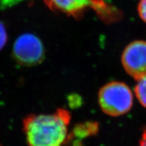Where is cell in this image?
<instances>
[{
    "label": "cell",
    "instance_id": "6da1fadb",
    "mask_svg": "<svg viewBox=\"0 0 146 146\" xmlns=\"http://www.w3.org/2000/svg\"><path fill=\"white\" fill-rule=\"evenodd\" d=\"M70 114L64 109L52 114H30L23 120L29 146H61L68 137Z\"/></svg>",
    "mask_w": 146,
    "mask_h": 146
},
{
    "label": "cell",
    "instance_id": "7a4b0ae2",
    "mask_svg": "<svg viewBox=\"0 0 146 146\" xmlns=\"http://www.w3.org/2000/svg\"><path fill=\"white\" fill-rule=\"evenodd\" d=\"M50 10L60 12L74 18L83 16L87 10L91 9L102 21L114 22L121 17L120 12L104 0H43Z\"/></svg>",
    "mask_w": 146,
    "mask_h": 146
},
{
    "label": "cell",
    "instance_id": "3957f363",
    "mask_svg": "<svg viewBox=\"0 0 146 146\" xmlns=\"http://www.w3.org/2000/svg\"><path fill=\"white\" fill-rule=\"evenodd\" d=\"M133 97L131 89L123 82L112 81L100 89L98 101L102 110L111 116H119L130 111Z\"/></svg>",
    "mask_w": 146,
    "mask_h": 146
},
{
    "label": "cell",
    "instance_id": "277c9868",
    "mask_svg": "<svg viewBox=\"0 0 146 146\" xmlns=\"http://www.w3.org/2000/svg\"><path fill=\"white\" fill-rule=\"evenodd\" d=\"M12 54L16 62L21 66H34L43 62L45 50L38 36L31 33H25L16 39Z\"/></svg>",
    "mask_w": 146,
    "mask_h": 146
},
{
    "label": "cell",
    "instance_id": "5b68a950",
    "mask_svg": "<svg viewBox=\"0 0 146 146\" xmlns=\"http://www.w3.org/2000/svg\"><path fill=\"white\" fill-rule=\"evenodd\" d=\"M121 62L126 72L137 81L146 76V41L129 43L123 51Z\"/></svg>",
    "mask_w": 146,
    "mask_h": 146
},
{
    "label": "cell",
    "instance_id": "8992f818",
    "mask_svg": "<svg viewBox=\"0 0 146 146\" xmlns=\"http://www.w3.org/2000/svg\"><path fill=\"white\" fill-rule=\"evenodd\" d=\"M135 93L140 104L146 108V76L137 80Z\"/></svg>",
    "mask_w": 146,
    "mask_h": 146
},
{
    "label": "cell",
    "instance_id": "52a82bcc",
    "mask_svg": "<svg viewBox=\"0 0 146 146\" xmlns=\"http://www.w3.org/2000/svg\"><path fill=\"white\" fill-rule=\"evenodd\" d=\"M8 40V34L4 25L0 22V50L3 48Z\"/></svg>",
    "mask_w": 146,
    "mask_h": 146
},
{
    "label": "cell",
    "instance_id": "ba28073f",
    "mask_svg": "<svg viewBox=\"0 0 146 146\" xmlns=\"http://www.w3.org/2000/svg\"><path fill=\"white\" fill-rule=\"evenodd\" d=\"M139 15L146 23V0H140L137 6Z\"/></svg>",
    "mask_w": 146,
    "mask_h": 146
},
{
    "label": "cell",
    "instance_id": "9c48e42d",
    "mask_svg": "<svg viewBox=\"0 0 146 146\" xmlns=\"http://www.w3.org/2000/svg\"><path fill=\"white\" fill-rule=\"evenodd\" d=\"M25 0H0V8L1 10L14 6Z\"/></svg>",
    "mask_w": 146,
    "mask_h": 146
},
{
    "label": "cell",
    "instance_id": "30bf717a",
    "mask_svg": "<svg viewBox=\"0 0 146 146\" xmlns=\"http://www.w3.org/2000/svg\"><path fill=\"white\" fill-rule=\"evenodd\" d=\"M140 146H146V127L143 129L141 140H140Z\"/></svg>",
    "mask_w": 146,
    "mask_h": 146
}]
</instances>
